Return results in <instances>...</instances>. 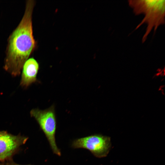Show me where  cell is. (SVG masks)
<instances>
[{
	"instance_id": "cell-1",
	"label": "cell",
	"mask_w": 165,
	"mask_h": 165,
	"mask_svg": "<svg viewBox=\"0 0 165 165\" xmlns=\"http://www.w3.org/2000/svg\"><path fill=\"white\" fill-rule=\"evenodd\" d=\"M35 3L33 0L27 1L22 18L8 39L4 68L14 77L20 75L24 64L36 46L32 24Z\"/></svg>"
},
{
	"instance_id": "cell-2",
	"label": "cell",
	"mask_w": 165,
	"mask_h": 165,
	"mask_svg": "<svg viewBox=\"0 0 165 165\" xmlns=\"http://www.w3.org/2000/svg\"><path fill=\"white\" fill-rule=\"evenodd\" d=\"M128 2L136 15L144 14L145 16L136 28L137 29L143 24H146V30L142 39L143 43L153 28L155 32L160 26L165 24V0H130Z\"/></svg>"
},
{
	"instance_id": "cell-3",
	"label": "cell",
	"mask_w": 165,
	"mask_h": 165,
	"mask_svg": "<svg viewBox=\"0 0 165 165\" xmlns=\"http://www.w3.org/2000/svg\"><path fill=\"white\" fill-rule=\"evenodd\" d=\"M30 113L31 117L37 121L45 134L53 153L60 156L61 152L57 146L55 139L57 121L54 106L52 105L44 110L33 109Z\"/></svg>"
},
{
	"instance_id": "cell-4",
	"label": "cell",
	"mask_w": 165,
	"mask_h": 165,
	"mask_svg": "<svg viewBox=\"0 0 165 165\" xmlns=\"http://www.w3.org/2000/svg\"><path fill=\"white\" fill-rule=\"evenodd\" d=\"M110 138L101 134H94L74 140L72 147L89 151L95 156L101 158L106 156L111 147Z\"/></svg>"
},
{
	"instance_id": "cell-5",
	"label": "cell",
	"mask_w": 165,
	"mask_h": 165,
	"mask_svg": "<svg viewBox=\"0 0 165 165\" xmlns=\"http://www.w3.org/2000/svg\"><path fill=\"white\" fill-rule=\"evenodd\" d=\"M28 138L20 134L14 135L0 131V163L13 160V157L21 150Z\"/></svg>"
},
{
	"instance_id": "cell-6",
	"label": "cell",
	"mask_w": 165,
	"mask_h": 165,
	"mask_svg": "<svg viewBox=\"0 0 165 165\" xmlns=\"http://www.w3.org/2000/svg\"><path fill=\"white\" fill-rule=\"evenodd\" d=\"M39 68V64L35 58L32 57L28 59L22 67L20 85L27 88L36 82Z\"/></svg>"
},
{
	"instance_id": "cell-7",
	"label": "cell",
	"mask_w": 165,
	"mask_h": 165,
	"mask_svg": "<svg viewBox=\"0 0 165 165\" xmlns=\"http://www.w3.org/2000/svg\"><path fill=\"white\" fill-rule=\"evenodd\" d=\"M0 165H32L30 164L20 165L15 163L13 160L0 163Z\"/></svg>"
}]
</instances>
